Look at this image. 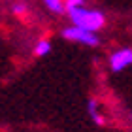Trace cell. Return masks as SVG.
I'll use <instances>...</instances> for the list:
<instances>
[{
    "label": "cell",
    "mask_w": 132,
    "mask_h": 132,
    "mask_svg": "<svg viewBox=\"0 0 132 132\" xmlns=\"http://www.w3.org/2000/svg\"><path fill=\"white\" fill-rule=\"evenodd\" d=\"M66 15L70 17L72 25H76L79 28H85V30H91V32H96V30H100V28H104V25H106L104 11L87 8V6L76 8V10L68 11Z\"/></svg>",
    "instance_id": "1"
},
{
    "label": "cell",
    "mask_w": 132,
    "mask_h": 132,
    "mask_svg": "<svg viewBox=\"0 0 132 132\" xmlns=\"http://www.w3.org/2000/svg\"><path fill=\"white\" fill-rule=\"evenodd\" d=\"M62 38L64 40H70V42H77L81 45H89V47H96L100 44V38L96 36V32H91V30H85V28H79L76 25L72 27H66L62 28Z\"/></svg>",
    "instance_id": "2"
},
{
    "label": "cell",
    "mask_w": 132,
    "mask_h": 132,
    "mask_svg": "<svg viewBox=\"0 0 132 132\" xmlns=\"http://www.w3.org/2000/svg\"><path fill=\"white\" fill-rule=\"evenodd\" d=\"M128 66H132V49L130 47H121V49L113 51L110 55V70L113 74L127 70Z\"/></svg>",
    "instance_id": "3"
},
{
    "label": "cell",
    "mask_w": 132,
    "mask_h": 132,
    "mask_svg": "<svg viewBox=\"0 0 132 132\" xmlns=\"http://www.w3.org/2000/svg\"><path fill=\"white\" fill-rule=\"evenodd\" d=\"M98 108H100V104H98L96 98H89V102H87V113L91 115V119L96 125H104V117H102V113L98 111Z\"/></svg>",
    "instance_id": "4"
},
{
    "label": "cell",
    "mask_w": 132,
    "mask_h": 132,
    "mask_svg": "<svg viewBox=\"0 0 132 132\" xmlns=\"http://www.w3.org/2000/svg\"><path fill=\"white\" fill-rule=\"evenodd\" d=\"M44 6L51 11V13H55V15L66 13V10H64V0H44Z\"/></svg>",
    "instance_id": "5"
},
{
    "label": "cell",
    "mask_w": 132,
    "mask_h": 132,
    "mask_svg": "<svg viewBox=\"0 0 132 132\" xmlns=\"http://www.w3.org/2000/svg\"><path fill=\"white\" fill-rule=\"evenodd\" d=\"M51 53V42L49 40H38V44L34 45V55L36 57H45Z\"/></svg>",
    "instance_id": "6"
},
{
    "label": "cell",
    "mask_w": 132,
    "mask_h": 132,
    "mask_svg": "<svg viewBox=\"0 0 132 132\" xmlns=\"http://www.w3.org/2000/svg\"><path fill=\"white\" fill-rule=\"evenodd\" d=\"M81 6H85V0H64V10H66V13L72 10H76V8H81Z\"/></svg>",
    "instance_id": "7"
},
{
    "label": "cell",
    "mask_w": 132,
    "mask_h": 132,
    "mask_svg": "<svg viewBox=\"0 0 132 132\" xmlns=\"http://www.w3.org/2000/svg\"><path fill=\"white\" fill-rule=\"evenodd\" d=\"M11 11H13L15 15H27L28 6H27L25 2H15L13 6H11Z\"/></svg>",
    "instance_id": "8"
}]
</instances>
